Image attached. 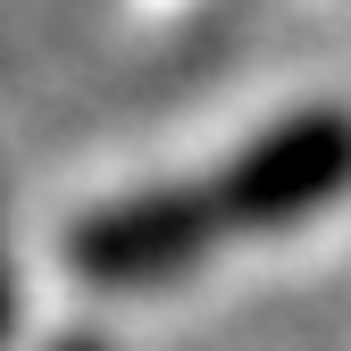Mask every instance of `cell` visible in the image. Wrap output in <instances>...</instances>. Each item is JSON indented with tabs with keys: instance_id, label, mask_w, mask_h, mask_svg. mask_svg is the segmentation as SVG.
Listing matches in <instances>:
<instances>
[{
	"instance_id": "cell-3",
	"label": "cell",
	"mask_w": 351,
	"mask_h": 351,
	"mask_svg": "<svg viewBox=\"0 0 351 351\" xmlns=\"http://www.w3.org/2000/svg\"><path fill=\"white\" fill-rule=\"evenodd\" d=\"M51 351H109V343H101V335H59Z\"/></svg>"
},
{
	"instance_id": "cell-2",
	"label": "cell",
	"mask_w": 351,
	"mask_h": 351,
	"mask_svg": "<svg viewBox=\"0 0 351 351\" xmlns=\"http://www.w3.org/2000/svg\"><path fill=\"white\" fill-rule=\"evenodd\" d=\"M17 326V268H9V251H0V343H9Z\"/></svg>"
},
{
	"instance_id": "cell-1",
	"label": "cell",
	"mask_w": 351,
	"mask_h": 351,
	"mask_svg": "<svg viewBox=\"0 0 351 351\" xmlns=\"http://www.w3.org/2000/svg\"><path fill=\"white\" fill-rule=\"evenodd\" d=\"M351 193V109H293L268 134H251L217 176L159 184L134 201H109L67 226V268L101 293H143L176 285L209 251L243 234H276L318 217L326 201Z\"/></svg>"
}]
</instances>
